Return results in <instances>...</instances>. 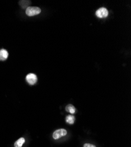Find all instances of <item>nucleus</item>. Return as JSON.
<instances>
[{
    "instance_id": "nucleus-1",
    "label": "nucleus",
    "mask_w": 131,
    "mask_h": 147,
    "mask_svg": "<svg viewBox=\"0 0 131 147\" xmlns=\"http://www.w3.org/2000/svg\"><path fill=\"white\" fill-rule=\"evenodd\" d=\"M41 9L37 7H28L26 11V14L29 17L38 15L41 13Z\"/></svg>"
},
{
    "instance_id": "nucleus-2",
    "label": "nucleus",
    "mask_w": 131,
    "mask_h": 147,
    "mask_svg": "<svg viewBox=\"0 0 131 147\" xmlns=\"http://www.w3.org/2000/svg\"><path fill=\"white\" fill-rule=\"evenodd\" d=\"M67 131L66 129L61 128L55 131L53 133L52 137L54 140H58L60 138L67 136Z\"/></svg>"
},
{
    "instance_id": "nucleus-3",
    "label": "nucleus",
    "mask_w": 131,
    "mask_h": 147,
    "mask_svg": "<svg viewBox=\"0 0 131 147\" xmlns=\"http://www.w3.org/2000/svg\"><path fill=\"white\" fill-rule=\"evenodd\" d=\"M95 14H96V16L97 17L99 18H106L108 16L109 12H108V10L106 8L101 7L96 11Z\"/></svg>"
},
{
    "instance_id": "nucleus-4",
    "label": "nucleus",
    "mask_w": 131,
    "mask_h": 147,
    "mask_svg": "<svg viewBox=\"0 0 131 147\" xmlns=\"http://www.w3.org/2000/svg\"><path fill=\"white\" fill-rule=\"evenodd\" d=\"M26 80L27 82L31 85H34L38 81V78L37 76L34 74L33 73H30L29 74H28L26 77Z\"/></svg>"
},
{
    "instance_id": "nucleus-5",
    "label": "nucleus",
    "mask_w": 131,
    "mask_h": 147,
    "mask_svg": "<svg viewBox=\"0 0 131 147\" xmlns=\"http://www.w3.org/2000/svg\"><path fill=\"white\" fill-rule=\"evenodd\" d=\"M8 57V53L5 49L0 50V61H5Z\"/></svg>"
},
{
    "instance_id": "nucleus-6",
    "label": "nucleus",
    "mask_w": 131,
    "mask_h": 147,
    "mask_svg": "<svg viewBox=\"0 0 131 147\" xmlns=\"http://www.w3.org/2000/svg\"><path fill=\"white\" fill-rule=\"evenodd\" d=\"M66 111L69 113L71 114H74L76 113V109L72 104H68L65 107Z\"/></svg>"
},
{
    "instance_id": "nucleus-7",
    "label": "nucleus",
    "mask_w": 131,
    "mask_h": 147,
    "mask_svg": "<svg viewBox=\"0 0 131 147\" xmlns=\"http://www.w3.org/2000/svg\"><path fill=\"white\" fill-rule=\"evenodd\" d=\"M65 121L69 124H74L75 121V117L73 115H69L66 117Z\"/></svg>"
},
{
    "instance_id": "nucleus-8",
    "label": "nucleus",
    "mask_w": 131,
    "mask_h": 147,
    "mask_svg": "<svg viewBox=\"0 0 131 147\" xmlns=\"http://www.w3.org/2000/svg\"><path fill=\"white\" fill-rule=\"evenodd\" d=\"M26 140L24 138H19L17 141L14 143V146L15 147H22L23 144L25 143Z\"/></svg>"
},
{
    "instance_id": "nucleus-9",
    "label": "nucleus",
    "mask_w": 131,
    "mask_h": 147,
    "mask_svg": "<svg viewBox=\"0 0 131 147\" xmlns=\"http://www.w3.org/2000/svg\"><path fill=\"white\" fill-rule=\"evenodd\" d=\"M83 147H97V146L94 145H93V144L87 143V144H85L84 145V146H83Z\"/></svg>"
}]
</instances>
